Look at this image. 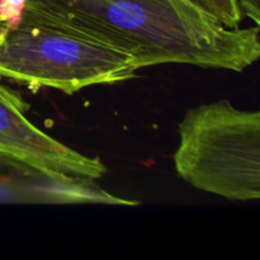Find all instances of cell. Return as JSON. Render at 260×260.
Returning <instances> with one entry per match:
<instances>
[{"mask_svg":"<svg viewBox=\"0 0 260 260\" xmlns=\"http://www.w3.org/2000/svg\"><path fill=\"white\" fill-rule=\"evenodd\" d=\"M51 14L126 51L140 69L189 63L240 71L260 56L259 27L226 28L188 17L168 0H36Z\"/></svg>","mask_w":260,"mask_h":260,"instance_id":"1","label":"cell"},{"mask_svg":"<svg viewBox=\"0 0 260 260\" xmlns=\"http://www.w3.org/2000/svg\"><path fill=\"white\" fill-rule=\"evenodd\" d=\"M134 56L27 0L19 22L0 40V78L73 94L136 76Z\"/></svg>","mask_w":260,"mask_h":260,"instance_id":"2","label":"cell"},{"mask_svg":"<svg viewBox=\"0 0 260 260\" xmlns=\"http://www.w3.org/2000/svg\"><path fill=\"white\" fill-rule=\"evenodd\" d=\"M178 174L197 189L233 201L260 198V113L228 99L189 109L179 123Z\"/></svg>","mask_w":260,"mask_h":260,"instance_id":"3","label":"cell"},{"mask_svg":"<svg viewBox=\"0 0 260 260\" xmlns=\"http://www.w3.org/2000/svg\"><path fill=\"white\" fill-rule=\"evenodd\" d=\"M28 104L0 81V152L22 159L46 172L99 179L107 168L41 131L25 117Z\"/></svg>","mask_w":260,"mask_h":260,"instance_id":"4","label":"cell"},{"mask_svg":"<svg viewBox=\"0 0 260 260\" xmlns=\"http://www.w3.org/2000/svg\"><path fill=\"white\" fill-rule=\"evenodd\" d=\"M0 203L137 206L106 192L93 179L46 172L0 152Z\"/></svg>","mask_w":260,"mask_h":260,"instance_id":"5","label":"cell"},{"mask_svg":"<svg viewBox=\"0 0 260 260\" xmlns=\"http://www.w3.org/2000/svg\"><path fill=\"white\" fill-rule=\"evenodd\" d=\"M188 2L226 28H238L244 19L238 0H188Z\"/></svg>","mask_w":260,"mask_h":260,"instance_id":"6","label":"cell"},{"mask_svg":"<svg viewBox=\"0 0 260 260\" xmlns=\"http://www.w3.org/2000/svg\"><path fill=\"white\" fill-rule=\"evenodd\" d=\"M27 0H0V40L23 15Z\"/></svg>","mask_w":260,"mask_h":260,"instance_id":"7","label":"cell"},{"mask_svg":"<svg viewBox=\"0 0 260 260\" xmlns=\"http://www.w3.org/2000/svg\"><path fill=\"white\" fill-rule=\"evenodd\" d=\"M169 3H172L177 9H179L180 12H183L184 14H187L188 17L193 18V19L198 20V22H202V23H210V24H215L216 20H213L212 18H210L208 15H206L205 13H202L201 10H198L197 8L193 7L188 0H168ZM220 24V23H218ZM222 25V24H221Z\"/></svg>","mask_w":260,"mask_h":260,"instance_id":"8","label":"cell"},{"mask_svg":"<svg viewBox=\"0 0 260 260\" xmlns=\"http://www.w3.org/2000/svg\"><path fill=\"white\" fill-rule=\"evenodd\" d=\"M244 17H249L259 27V0H238Z\"/></svg>","mask_w":260,"mask_h":260,"instance_id":"9","label":"cell"}]
</instances>
